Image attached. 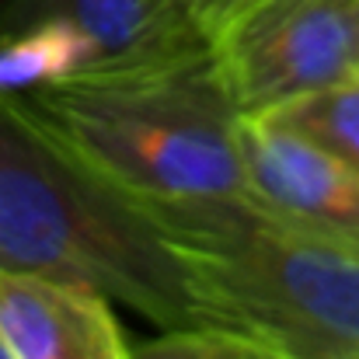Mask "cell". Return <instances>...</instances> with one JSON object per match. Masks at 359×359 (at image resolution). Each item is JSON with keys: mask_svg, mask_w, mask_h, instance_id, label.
<instances>
[{"mask_svg": "<svg viewBox=\"0 0 359 359\" xmlns=\"http://www.w3.org/2000/svg\"><path fill=\"white\" fill-rule=\"evenodd\" d=\"M171 251L192 325L286 359H359V251L262 210L244 192L136 199Z\"/></svg>", "mask_w": 359, "mask_h": 359, "instance_id": "cell-1", "label": "cell"}, {"mask_svg": "<svg viewBox=\"0 0 359 359\" xmlns=\"http://www.w3.org/2000/svg\"><path fill=\"white\" fill-rule=\"evenodd\" d=\"M42 140L102 185L136 199L244 192L241 112L213 53L91 67L25 95H0Z\"/></svg>", "mask_w": 359, "mask_h": 359, "instance_id": "cell-2", "label": "cell"}, {"mask_svg": "<svg viewBox=\"0 0 359 359\" xmlns=\"http://www.w3.org/2000/svg\"><path fill=\"white\" fill-rule=\"evenodd\" d=\"M0 269L102 293L164 328L192 311L171 251L143 210L91 178L0 98Z\"/></svg>", "mask_w": 359, "mask_h": 359, "instance_id": "cell-3", "label": "cell"}, {"mask_svg": "<svg viewBox=\"0 0 359 359\" xmlns=\"http://www.w3.org/2000/svg\"><path fill=\"white\" fill-rule=\"evenodd\" d=\"M217 77L241 116L359 74V0H269L217 42Z\"/></svg>", "mask_w": 359, "mask_h": 359, "instance_id": "cell-4", "label": "cell"}, {"mask_svg": "<svg viewBox=\"0 0 359 359\" xmlns=\"http://www.w3.org/2000/svg\"><path fill=\"white\" fill-rule=\"evenodd\" d=\"M244 196L318 238L359 251V175L307 140L258 119L238 126Z\"/></svg>", "mask_w": 359, "mask_h": 359, "instance_id": "cell-5", "label": "cell"}, {"mask_svg": "<svg viewBox=\"0 0 359 359\" xmlns=\"http://www.w3.org/2000/svg\"><path fill=\"white\" fill-rule=\"evenodd\" d=\"M0 339L14 359H133L102 293L18 269H0Z\"/></svg>", "mask_w": 359, "mask_h": 359, "instance_id": "cell-6", "label": "cell"}, {"mask_svg": "<svg viewBox=\"0 0 359 359\" xmlns=\"http://www.w3.org/2000/svg\"><path fill=\"white\" fill-rule=\"evenodd\" d=\"M35 21H67L84 32L98 53V67L210 49L192 25L175 21L157 0H0V35Z\"/></svg>", "mask_w": 359, "mask_h": 359, "instance_id": "cell-7", "label": "cell"}, {"mask_svg": "<svg viewBox=\"0 0 359 359\" xmlns=\"http://www.w3.org/2000/svg\"><path fill=\"white\" fill-rule=\"evenodd\" d=\"M98 67L84 32L67 21H35L0 35V95H25Z\"/></svg>", "mask_w": 359, "mask_h": 359, "instance_id": "cell-8", "label": "cell"}, {"mask_svg": "<svg viewBox=\"0 0 359 359\" xmlns=\"http://www.w3.org/2000/svg\"><path fill=\"white\" fill-rule=\"evenodd\" d=\"M258 119L307 140L311 147L325 150L328 157L359 175V74L321 91L300 95L293 102H283L262 112Z\"/></svg>", "mask_w": 359, "mask_h": 359, "instance_id": "cell-9", "label": "cell"}, {"mask_svg": "<svg viewBox=\"0 0 359 359\" xmlns=\"http://www.w3.org/2000/svg\"><path fill=\"white\" fill-rule=\"evenodd\" d=\"M133 359H286L258 342L238 339L217 328H164L157 339L136 342Z\"/></svg>", "mask_w": 359, "mask_h": 359, "instance_id": "cell-10", "label": "cell"}, {"mask_svg": "<svg viewBox=\"0 0 359 359\" xmlns=\"http://www.w3.org/2000/svg\"><path fill=\"white\" fill-rule=\"evenodd\" d=\"M265 4L269 0H189V21L199 32V39L213 49Z\"/></svg>", "mask_w": 359, "mask_h": 359, "instance_id": "cell-11", "label": "cell"}, {"mask_svg": "<svg viewBox=\"0 0 359 359\" xmlns=\"http://www.w3.org/2000/svg\"><path fill=\"white\" fill-rule=\"evenodd\" d=\"M157 4H161V7H164V11L175 18V21H185V25H192V21H189V0H157Z\"/></svg>", "mask_w": 359, "mask_h": 359, "instance_id": "cell-12", "label": "cell"}, {"mask_svg": "<svg viewBox=\"0 0 359 359\" xmlns=\"http://www.w3.org/2000/svg\"><path fill=\"white\" fill-rule=\"evenodd\" d=\"M0 359H14L11 353H7V346H4V339H0Z\"/></svg>", "mask_w": 359, "mask_h": 359, "instance_id": "cell-13", "label": "cell"}]
</instances>
